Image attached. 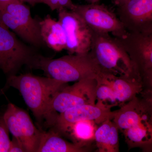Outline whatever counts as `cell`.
<instances>
[{
	"label": "cell",
	"mask_w": 152,
	"mask_h": 152,
	"mask_svg": "<svg viewBox=\"0 0 152 152\" xmlns=\"http://www.w3.org/2000/svg\"><path fill=\"white\" fill-rule=\"evenodd\" d=\"M66 83L50 77H42L31 73L15 75L7 77L2 94L10 87L20 92L25 103L35 118L39 129L45 126L49 104L54 95Z\"/></svg>",
	"instance_id": "6da1fadb"
},
{
	"label": "cell",
	"mask_w": 152,
	"mask_h": 152,
	"mask_svg": "<svg viewBox=\"0 0 152 152\" xmlns=\"http://www.w3.org/2000/svg\"><path fill=\"white\" fill-rule=\"evenodd\" d=\"M28 67L41 70L48 77L64 83L83 79L96 78L101 70L89 52L83 54H69L52 59L37 54Z\"/></svg>",
	"instance_id": "7a4b0ae2"
},
{
	"label": "cell",
	"mask_w": 152,
	"mask_h": 152,
	"mask_svg": "<svg viewBox=\"0 0 152 152\" xmlns=\"http://www.w3.org/2000/svg\"><path fill=\"white\" fill-rule=\"evenodd\" d=\"M89 53L102 72L117 76H139L119 41L110 34L94 32Z\"/></svg>",
	"instance_id": "3957f363"
},
{
	"label": "cell",
	"mask_w": 152,
	"mask_h": 152,
	"mask_svg": "<svg viewBox=\"0 0 152 152\" xmlns=\"http://www.w3.org/2000/svg\"><path fill=\"white\" fill-rule=\"evenodd\" d=\"M96 79H83L71 86H65L59 90L52 98L50 104L45 126L51 128L58 114L84 104H96Z\"/></svg>",
	"instance_id": "277c9868"
},
{
	"label": "cell",
	"mask_w": 152,
	"mask_h": 152,
	"mask_svg": "<svg viewBox=\"0 0 152 152\" xmlns=\"http://www.w3.org/2000/svg\"><path fill=\"white\" fill-rule=\"evenodd\" d=\"M0 21L23 40L36 48L42 46L40 21L34 18L29 7L15 0L0 10Z\"/></svg>",
	"instance_id": "5b68a950"
},
{
	"label": "cell",
	"mask_w": 152,
	"mask_h": 152,
	"mask_svg": "<svg viewBox=\"0 0 152 152\" xmlns=\"http://www.w3.org/2000/svg\"><path fill=\"white\" fill-rule=\"evenodd\" d=\"M37 54L0 21V69L7 77L18 75L23 66H28Z\"/></svg>",
	"instance_id": "8992f818"
},
{
	"label": "cell",
	"mask_w": 152,
	"mask_h": 152,
	"mask_svg": "<svg viewBox=\"0 0 152 152\" xmlns=\"http://www.w3.org/2000/svg\"><path fill=\"white\" fill-rule=\"evenodd\" d=\"M121 44L143 82L152 80V34L130 32L117 38Z\"/></svg>",
	"instance_id": "52a82bcc"
},
{
	"label": "cell",
	"mask_w": 152,
	"mask_h": 152,
	"mask_svg": "<svg viewBox=\"0 0 152 152\" xmlns=\"http://www.w3.org/2000/svg\"><path fill=\"white\" fill-rule=\"evenodd\" d=\"M3 116L10 133L21 143L26 152H37L42 130L36 127L29 114L10 103Z\"/></svg>",
	"instance_id": "ba28073f"
},
{
	"label": "cell",
	"mask_w": 152,
	"mask_h": 152,
	"mask_svg": "<svg viewBox=\"0 0 152 152\" xmlns=\"http://www.w3.org/2000/svg\"><path fill=\"white\" fill-rule=\"evenodd\" d=\"M72 11L80 17L94 32L108 34L121 38L127 33L117 15L97 3L75 5Z\"/></svg>",
	"instance_id": "9c48e42d"
},
{
	"label": "cell",
	"mask_w": 152,
	"mask_h": 152,
	"mask_svg": "<svg viewBox=\"0 0 152 152\" xmlns=\"http://www.w3.org/2000/svg\"><path fill=\"white\" fill-rule=\"evenodd\" d=\"M58 21L65 34L69 54H83L90 52L94 31L77 14L70 10L58 11Z\"/></svg>",
	"instance_id": "30bf717a"
},
{
	"label": "cell",
	"mask_w": 152,
	"mask_h": 152,
	"mask_svg": "<svg viewBox=\"0 0 152 152\" xmlns=\"http://www.w3.org/2000/svg\"><path fill=\"white\" fill-rule=\"evenodd\" d=\"M117 6V17L127 31L152 34V0H125Z\"/></svg>",
	"instance_id": "8fae6325"
},
{
	"label": "cell",
	"mask_w": 152,
	"mask_h": 152,
	"mask_svg": "<svg viewBox=\"0 0 152 152\" xmlns=\"http://www.w3.org/2000/svg\"><path fill=\"white\" fill-rule=\"evenodd\" d=\"M115 112L98 103L76 106L58 114L50 128L61 135L72 125L80 121H93L101 124L106 120H113Z\"/></svg>",
	"instance_id": "7c38bea8"
},
{
	"label": "cell",
	"mask_w": 152,
	"mask_h": 152,
	"mask_svg": "<svg viewBox=\"0 0 152 152\" xmlns=\"http://www.w3.org/2000/svg\"><path fill=\"white\" fill-rule=\"evenodd\" d=\"M99 74L113 89L119 104L132 99L141 91L143 83L138 75L117 76L102 72Z\"/></svg>",
	"instance_id": "4fadbf2b"
},
{
	"label": "cell",
	"mask_w": 152,
	"mask_h": 152,
	"mask_svg": "<svg viewBox=\"0 0 152 152\" xmlns=\"http://www.w3.org/2000/svg\"><path fill=\"white\" fill-rule=\"evenodd\" d=\"M145 106L134 97L115 112L113 120L123 132L145 120L151 119Z\"/></svg>",
	"instance_id": "5bb4252c"
},
{
	"label": "cell",
	"mask_w": 152,
	"mask_h": 152,
	"mask_svg": "<svg viewBox=\"0 0 152 152\" xmlns=\"http://www.w3.org/2000/svg\"><path fill=\"white\" fill-rule=\"evenodd\" d=\"M40 34L44 43L56 52L66 50V46L64 31L58 20L50 15L40 21Z\"/></svg>",
	"instance_id": "9a60e30c"
},
{
	"label": "cell",
	"mask_w": 152,
	"mask_h": 152,
	"mask_svg": "<svg viewBox=\"0 0 152 152\" xmlns=\"http://www.w3.org/2000/svg\"><path fill=\"white\" fill-rule=\"evenodd\" d=\"M86 147L67 141L61 135L50 128L42 130L37 152H85Z\"/></svg>",
	"instance_id": "2e32d148"
},
{
	"label": "cell",
	"mask_w": 152,
	"mask_h": 152,
	"mask_svg": "<svg viewBox=\"0 0 152 152\" xmlns=\"http://www.w3.org/2000/svg\"><path fill=\"white\" fill-rule=\"evenodd\" d=\"M118 129L112 120H107L96 129L94 140L99 151L118 152L119 150Z\"/></svg>",
	"instance_id": "e0dca14e"
},
{
	"label": "cell",
	"mask_w": 152,
	"mask_h": 152,
	"mask_svg": "<svg viewBox=\"0 0 152 152\" xmlns=\"http://www.w3.org/2000/svg\"><path fill=\"white\" fill-rule=\"evenodd\" d=\"M125 138L130 147L144 146L152 141L151 119L145 120L124 132Z\"/></svg>",
	"instance_id": "ac0fdd59"
},
{
	"label": "cell",
	"mask_w": 152,
	"mask_h": 152,
	"mask_svg": "<svg viewBox=\"0 0 152 152\" xmlns=\"http://www.w3.org/2000/svg\"><path fill=\"white\" fill-rule=\"evenodd\" d=\"M94 123L91 121L77 122L68 128L64 134L69 135L74 143L86 147L88 142L94 140Z\"/></svg>",
	"instance_id": "d6986e66"
},
{
	"label": "cell",
	"mask_w": 152,
	"mask_h": 152,
	"mask_svg": "<svg viewBox=\"0 0 152 152\" xmlns=\"http://www.w3.org/2000/svg\"><path fill=\"white\" fill-rule=\"evenodd\" d=\"M97 84L96 91V103L111 108L119 104L113 91L110 85L99 74L96 78Z\"/></svg>",
	"instance_id": "ffe728a7"
},
{
	"label": "cell",
	"mask_w": 152,
	"mask_h": 152,
	"mask_svg": "<svg viewBox=\"0 0 152 152\" xmlns=\"http://www.w3.org/2000/svg\"><path fill=\"white\" fill-rule=\"evenodd\" d=\"M10 143L8 128L3 115L0 116V152H8Z\"/></svg>",
	"instance_id": "44dd1931"
},
{
	"label": "cell",
	"mask_w": 152,
	"mask_h": 152,
	"mask_svg": "<svg viewBox=\"0 0 152 152\" xmlns=\"http://www.w3.org/2000/svg\"><path fill=\"white\" fill-rule=\"evenodd\" d=\"M42 3L48 6L52 11L63 9L72 10L75 5L72 0H42Z\"/></svg>",
	"instance_id": "7402d4cb"
},
{
	"label": "cell",
	"mask_w": 152,
	"mask_h": 152,
	"mask_svg": "<svg viewBox=\"0 0 152 152\" xmlns=\"http://www.w3.org/2000/svg\"><path fill=\"white\" fill-rule=\"evenodd\" d=\"M8 152H26V151L21 143L16 138L13 137Z\"/></svg>",
	"instance_id": "603a6c76"
},
{
	"label": "cell",
	"mask_w": 152,
	"mask_h": 152,
	"mask_svg": "<svg viewBox=\"0 0 152 152\" xmlns=\"http://www.w3.org/2000/svg\"><path fill=\"white\" fill-rule=\"evenodd\" d=\"M14 1L15 0H0V10H2L8 4Z\"/></svg>",
	"instance_id": "cb8c5ba5"
},
{
	"label": "cell",
	"mask_w": 152,
	"mask_h": 152,
	"mask_svg": "<svg viewBox=\"0 0 152 152\" xmlns=\"http://www.w3.org/2000/svg\"><path fill=\"white\" fill-rule=\"evenodd\" d=\"M23 3H27L31 5L34 6L37 4L42 3V0H19Z\"/></svg>",
	"instance_id": "d4e9b609"
},
{
	"label": "cell",
	"mask_w": 152,
	"mask_h": 152,
	"mask_svg": "<svg viewBox=\"0 0 152 152\" xmlns=\"http://www.w3.org/2000/svg\"><path fill=\"white\" fill-rule=\"evenodd\" d=\"M124 1L125 0H113V1L115 5L118 6Z\"/></svg>",
	"instance_id": "484cf974"
},
{
	"label": "cell",
	"mask_w": 152,
	"mask_h": 152,
	"mask_svg": "<svg viewBox=\"0 0 152 152\" xmlns=\"http://www.w3.org/2000/svg\"><path fill=\"white\" fill-rule=\"evenodd\" d=\"M90 4H94V3H97L101 0H86Z\"/></svg>",
	"instance_id": "4316f807"
}]
</instances>
